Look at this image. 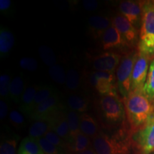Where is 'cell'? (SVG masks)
Returning <instances> with one entry per match:
<instances>
[{
  "label": "cell",
  "instance_id": "6da1fadb",
  "mask_svg": "<svg viewBox=\"0 0 154 154\" xmlns=\"http://www.w3.org/2000/svg\"><path fill=\"white\" fill-rule=\"evenodd\" d=\"M124 103L127 117L134 127L143 126L154 114L153 103L143 91H131Z\"/></svg>",
  "mask_w": 154,
  "mask_h": 154
},
{
  "label": "cell",
  "instance_id": "7a4b0ae2",
  "mask_svg": "<svg viewBox=\"0 0 154 154\" xmlns=\"http://www.w3.org/2000/svg\"><path fill=\"white\" fill-rule=\"evenodd\" d=\"M138 51L154 54V1L144 2Z\"/></svg>",
  "mask_w": 154,
  "mask_h": 154
},
{
  "label": "cell",
  "instance_id": "3957f363",
  "mask_svg": "<svg viewBox=\"0 0 154 154\" xmlns=\"http://www.w3.org/2000/svg\"><path fill=\"white\" fill-rule=\"evenodd\" d=\"M99 108L102 116L110 124H118L123 121L126 116L124 103L116 91L101 96L99 100Z\"/></svg>",
  "mask_w": 154,
  "mask_h": 154
},
{
  "label": "cell",
  "instance_id": "277c9868",
  "mask_svg": "<svg viewBox=\"0 0 154 154\" xmlns=\"http://www.w3.org/2000/svg\"><path fill=\"white\" fill-rule=\"evenodd\" d=\"M138 56V51H131L121 57L116 69V86L125 99L131 91L133 69Z\"/></svg>",
  "mask_w": 154,
  "mask_h": 154
},
{
  "label": "cell",
  "instance_id": "5b68a950",
  "mask_svg": "<svg viewBox=\"0 0 154 154\" xmlns=\"http://www.w3.org/2000/svg\"><path fill=\"white\" fill-rule=\"evenodd\" d=\"M92 148L97 154H127V148L121 140L100 132L91 139Z\"/></svg>",
  "mask_w": 154,
  "mask_h": 154
},
{
  "label": "cell",
  "instance_id": "8992f818",
  "mask_svg": "<svg viewBox=\"0 0 154 154\" xmlns=\"http://www.w3.org/2000/svg\"><path fill=\"white\" fill-rule=\"evenodd\" d=\"M151 59V56L138 51V56L132 73L131 91H143Z\"/></svg>",
  "mask_w": 154,
  "mask_h": 154
},
{
  "label": "cell",
  "instance_id": "52a82bcc",
  "mask_svg": "<svg viewBox=\"0 0 154 154\" xmlns=\"http://www.w3.org/2000/svg\"><path fill=\"white\" fill-rule=\"evenodd\" d=\"M60 99L57 92L41 104L38 105L31 113L29 118L35 121H50L61 109Z\"/></svg>",
  "mask_w": 154,
  "mask_h": 154
},
{
  "label": "cell",
  "instance_id": "ba28073f",
  "mask_svg": "<svg viewBox=\"0 0 154 154\" xmlns=\"http://www.w3.org/2000/svg\"><path fill=\"white\" fill-rule=\"evenodd\" d=\"M135 140L142 154L154 152V114L135 135Z\"/></svg>",
  "mask_w": 154,
  "mask_h": 154
},
{
  "label": "cell",
  "instance_id": "9c48e42d",
  "mask_svg": "<svg viewBox=\"0 0 154 154\" xmlns=\"http://www.w3.org/2000/svg\"><path fill=\"white\" fill-rule=\"evenodd\" d=\"M114 73L94 72L90 76V83L101 96L116 91Z\"/></svg>",
  "mask_w": 154,
  "mask_h": 154
},
{
  "label": "cell",
  "instance_id": "30bf717a",
  "mask_svg": "<svg viewBox=\"0 0 154 154\" xmlns=\"http://www.w3.org/2000/svg\"><path fill=\"white\" fill-rule=\"evenodd\" d=\"M121 56L113 51H106L92 59V66L96 72L114 73L116 71Z\"/></svg>",
  "mask_w": 154,
  "mask_h": 154
},
{
  "label": "cell",
  "instance_id": "8fae6325",
  "mask_svg": "<svg viewBox=\"0 0 154 154\" xmlns=\"http://www.w3.org/2000/svg\"><path fill=\"white\" fill-rule=\"evenodd\" d=\"M112 24L118 29L127 45H134L138 38V32L135 26L122 14L113 17Z\"/></svg>",
  "mask_w": 154,
  "mask_h": 154
},
{
  "label": "cell",
  "instance_id": "7c38bea8",
  "mask_svg": "<svg viewBox=\"0 0 154 154\" xmlns=\"http://www.w3.org/2000/svg\"><path fill=\"white\" fill-rule=\"evenodd\" d=\"M143 4L144 2L140 1H123L119 5V10L123 16L136 26L141 21Z\"/></svg>",
  "mask_w": 154,
  "mask_h": 154
},
{
  "label": "cell",
  "instance_id": "4fadbf2b",
  "mask_svg": "<svg viewBox=\"0 0 154 154\" xmlns=\"http://www.w3.org/2000/svg\"><path fill=\"white\" fill-rule=\"evenodd\" d=\"M50 122L51 124V130L68 144L69 149V146L72 144L73 140L70 134L66 113H63L62 110L60 111L50 120Z\"/></svg>",
  "mask_w": 154,
  "mask_h": 154
},
{
  "label": "cell",
  "instance_id": "5bb4252c",
  "mask_svg": "<svg viewBox=\"0 0 154 154\" xmlns=\"http://www.w3.org/2000/svg\"><path fill=\"white\" fill-rule=\"evenodd\" d=\"M112 24V20L103 16H92L88 20V32L94 38H101L103 34Z\"/></svg>",
  "mask_w": 154,
  "mask_h": 154
},
{
  "label": "cell",
  "instance_id": "9a60e30c",
  "mask_svg": "<svg viewBox=\"0 0 154 154\" xmlns=\"http://www.w3.org/2000/svg\"><path fill=\"white\" fill-rule=\"evenodd\" d=\"M101 39L102 47L104 51L119 48L126 44L120 32L113 24L107 30H106Z\"/></svg>",
  "mask_w": 154,
  "mask_h": 154
},
{
  "label": "cell",
  "instance_id": "2e32d148",
  "mask_svg": "<svg viewBox=\"0 0 154 154\" xmlns=\"http://www.w3.org/2000/svg\"><path fill=\"white\" fill-rule=\"evenodd\" d=\"M39 86L37 85H32L28 86L25 89L23 94L20 103H19V110L21 112L29 117L32 111L34 101L35 99L36 94L37 93Z\"/></svg>",
  "mask_w": 154,
  "mask_h": 154
},
{
  "label": "cell",
  "instance_id": "e0dca14e",
  "mask_svg": "<svg viewBox=\"0 0 154 154\" xmlns=\"http://www.w3.org/2000/svg\"><path fill=\"white\" fill-rule=\"evenodd\" d=\"M80 131L91 139L100 133L98 123L91 115L86 113L80 114Z\"/></svg>",
  "mask_w": 154,
  "mask_h": 154
},
{
  "label": "cell",
  "instance_id": "ac0fdd59",
  "mask_svg": "<svg viewBox=\"0 0 154 154\" xmlns=\"http://www.w3.org/2000/svg\"><path fill=\"white\" fill-rule=\"evenodd\" d=\"M14 36L8 28L0 29V56L5 57L10 52L14 45Z\"/></svg>",
  "mask_w": 154,
  "mask_h": 154
},
{
  "label": "cell",
  "instance_id": "d6986e66",
  "mask_svg": "<svg viewBox=\"0 0 154 154\" xmlns=\"http://www.w3.org/2000/svg\"><path fill=\"white\" fill-rule=\"evenodd\" d=\"M24 82L22 75L14 77L9 87V97L14 103L19 104L24 91Z\"/></svg>",
  "mask_w": 154,
  "mask_h": 154
},
{
  "label": "cell",
  "instance_id": "ffe728a7",
  "mask_svg": "<svg viewBox=\"0 0 154 154\" xmlns=\"http://www.w3.org/2000/svg\"><path fill=\"white\" fill-rule=\"evenodd\" d=\"M17 154H44L38 140L30 137L24 138L21 141Z\"/></svg>",
  "mask_w": 154,
  "mask_h": 154
},
{
  "label": "cell",
  "instance_id": "44dd1931",
  "mask_svg": "<svg viewBox=\"0 0 154 154\" xmlns=\"http://www.w3.org/2000/svg\"><path fill=\"white\" fill-rule=\"evenodd\" d=\"M50 130H51L50 121H36L29 127V136L38 140L44 137Z\"/></svg>",
  "mask_w": 154,
  "mask_h": 154
},
{
  "label": "cell",
  "instance_id": "7402d4cb",
  "mask_svg": "<svg viewBox=\"0 0 154 154\" xmlns=\"http://www.w3.org/2000/svg\"><path fill=\"white\" fill-rule=\"evenodd\" d=\"M92 147L91 139L80 132L74 138V142L69 147V150L72 153H79L86 151Z\"/></svg>",
  "mask_w": 154,
  "mask_h": 154
},
{
  "label": "cell",
  "instance_id": "603a6c76",
  "mask_svg": "<svg viewBox=\"0 0 154 154\" xmlns=\"http://www.w3.org/2000/svg\"><path fill=\"white\" fill-rule=\"evenodd\" d=\"M67 104L69 109L79 113H84L88 110V101L82 96L70 95L67 99Z\"/></svg>",
  "mask_w": 154,
  "mask_h": 154
},
{
  "label": "cell",
  "instance_id": "cb8c5ba5",
  "mask_svg": "<svg viewBox=\"0 0 154 154\" xmlns=\"http://www.w3.org/2000/svg\"><path fill=\"white\" fill-rule=\"evenodd\" d=\"M67 121L70 130V134L74 142V138L76 137L80 131V114L76 111L69 109L66 112ZM70 147V146H69Z\"/></svg>",
  "mask_w": 154,
  "mask_h": 154
},
{
  "label": "cell",
  "instance_id": "d4e9b609",
  "mask_svg": "<svg viewBox=\"0 0 154 154\" xmlns=\"http://www.w3.org/2000/svg\"><path fill=\"white\" fill-rule=\"evenodd\" d=\"M55 92L56 91L54 88L51 85H44L39 86V88H38L37 93L36 94L35 99H34L33 107H32V111L38 105H40L42 103H43L44 101H45L46 100H47L49 98L51 97Z\"/></svg>",
  "mask_w": 154,
  "mask_h": 154
},
{
  "label": "cell",
  "instance_id": "484cf974",
  "mask_svg": "<svg viewBox=\"0 0 154 154\" xmlns=\"http://www.w3.org/2000/svg\"><path fill=\"white\" fill-rule=\"evenodd\" d=\"M143 92L151 101H154V58L150 63L149 73L146 79Z\"/></svg>",
  "mask_w": 154,
  "mask_h": 154
},
{
  "label": "cell",
  "instance_id": "4316f807",
  "mask_svg": "<svg viewBox=\"0 0 154 154\" xmlns=\"http://www.w3.org/2000/svg\"><path fill=\"white\" fill-rule=\"evenodd\" d=\"M38 54L42 60L48 66L51 67L57 64V59L55 54L51 48L47 46H41L38 49Z\"/></svg>",
  "mask_w": 154,
  "mask_h": 154
},
{
  "label": "cell",
  "instance_id": "83f0119b",
  "mask_svg": "<svg viewBox=\"0 0 154 154\" xmlns=\"http://www.w3.org/2000/svg\"><path fill=\"white\" fill-rule=\"evenodd\" d=\"M49 74L51 79L57 84L61 85L66 84V73L61 65L55 64L54 66L49 67Z\"/></svg>",
  "mask_w": 154,
  "mask_h": 154
},
{
  "label": "cell",
  "instance_id": "f1b7e54d",
  "mask_svg": "<svg viewBox=\"0 0 154 154\" xmlns=\"http://www.w3.org/2000/svg\"><path fill=\"white\" fill-rule=\"evenodd\" d=\"M80 84V76L76 69L70 68L66 72V86L70 91H75L79 88Z\"/></svg>",
  "mask_w": 154,
  "mask_h": 154
},
{
  "label": "cell",
  "instance_id": "f546056e",
  "mask_svg": "<svg viewBox=\"0 0 154 154\" xmlns=\"http://www.w3.org/2000/svg\"><path fill=\"white\" fill-rule=\"evenodd\" d=\"M44 137L48 141H49L50 143H52L54 146L59 148V149L62 150V151H64V150H66V149H69L68 144H67L61 137H59V136L52 130H50L49 131H48Z\"/></svg>",
  "mask_w": 154,
  "mask_h": 154
},
{
  "label": "cell",
  "instance_id": "4dcf8cb0",
  "mask_svg": "<svg viewBox=\"0 0 154 154\" xmlns=\"http://www.w3.org/2000/svg\"><path fill=\"white\" fill-rule=\"evenodd\" d=\"M17 145L15 138L3 140L0 146V154H17Z\"/></svg>",
  "mask_w": 154,
  "mask_h": 154
},
{
  "label": "cell",
  "instance_id": "1f68e13d",
  "mask_svg": "<svg viewBox=\"0 0 154 154\" xmlns=\"http://www.w3.org/2000/svg\"><path fill=\"white\" fill-rule=\"evenodd\" d=\"M38 141L44 154H63V151L56 147L44 137L38 139Z\"/></svg>",
  "mask_w": 154,
  "mask_h": 154
},
{
  "label": "cell",
  "instance_id": "d6a6232c",
  "mask_svg": "<svg viewBox=\"0 0 154 154\" xmlns=\"http://www.w3.org/2000/svg\"><path fill=\"white\" fill-rule=\"evenodd\" d=\"M11 80L9 74H2L0 76V95L6 98L9 96V87Z\"/></svg>",
  "mask_w": 154,
  "mask_h": 154
},
{
  "label": "cell",
  "instance_id": "836d02e7",
  "mask_svg": "<svg viewBox=\"0 0 154 154\" xmlns=\"http://www.w3.org/2000/svg\"><path fill=\"white\" fill-rule=\"evenodd\" d=\"M9 121L14 127L21 128L24 127L25 124L24 116L21 112L16 110H12L9 112Z\"/></svg>",
  "mask_w": 154,
  "mask_h": 154
},
{
  "label": "cell",
  "instance_id": "e575fe53",
  "mask_svg": "<svg viewBox=\"0 0 154 154\" xmlns=\"http://www.w3.org/2000/svg\"><path fill=\"white\" fill-rule=\"evenodd\" d=\"M19 66L24 70L34 72L38 69V62L34 58L24 57L19 61Z\"/></svg>",
  "mask_w": 154,
  "mask_h": 154
},
{
  "label": "cell",
  "instance_id": "d590c367",
  "mask_svg": "<svg viewBox=\"0 0 154 154\" xmlns=\"http://www.w3.org/2000/svg\"><path fill=\"white\" fill-rule=\"evenodd\" d=\"M83 6L86 11H96L99 7V3L95 0H84Z\"/></svg>",
  "mask_w": 154,
  "mask_h": 154
},
{
  "label": "cell",
  "instance_id": "8d00e7d4",
  "mask_svg": "<svg viewBox=\"0 0 154 154\" xmlns=\"http://www.w3.org/2000/svg\"><path fill=\"white\" fill-rule=\"evenodd\" d=\"M8 113V105L4 100L2 99L0 101V119H1V120H4L7 118Z\"/></svg>",
  "mask_w": 154,
  "mask_h": 154
},
{
  "label": "cell",
  "instance_id": "74e56055",
  "mask_svg": "<svg viewBox=\"0 0 154 154\" xmlns=\"http://www.w3.org/2000/svg\"><path fill=\"white\" fill-rule=\"evenodd\" d=\"M11 2L10 0H0V10L1 11H7L10 9Z\"/></svg>",
  "mask_w": 154,
  "mask_h": 154
},
{
  "label": "cell",
  "instance_id": "f35d334b",
  "mask_svg": "<svg viewBox=\"0 0 154 154\" xmlns=\"http://www.w3.org/2000/svg\"><path fill=\"white\" fill-rule=\"evenodd\" d=\"M72 154H97L94 151L93 148H90L86 151L82 152H79V153H72Z\"/></svg>",
  "mask_w": 154,
  "mask_h": 154
},
{
  "label": "cell",
  "instance_id": "ab89813d",
  "mask_svg": "<svg viewBox=\"0 0 154 154\" xmlns=\"http://www.w3.org/2000/svg\"><path fill=\"white\" fill-rule=\"evenodd\" d=\"M151 154H154V152H153V153H151Z\"/></svg>",
  "mask_w": 154,
  "mask_h": 154
},
{
  "label": "cell",
  "instance_id": "60d3db41",
  "mask_svg": "<svg viewBox=\"0 0 154 154\" xmlns=\"http://www.w3.org/2000/svg\"><path fill=\"white\" fill-rule=\"evenodd\" d=\"M153 106H154V101H153Z\"/></svg>",
  "mask_w": 154,
  "mask_h": 154
}]
</instances>
